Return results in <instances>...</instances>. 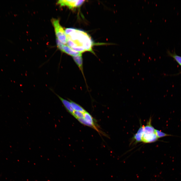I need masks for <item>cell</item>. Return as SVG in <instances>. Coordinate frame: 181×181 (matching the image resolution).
I'll return each instance as SVG.
<instances>
[{
	"instance_id": "14",
	"label": "cell",
	"mask_w": 181,
	"mask_h": 181,
	"mask_svg": "<svg viewBox=\"0 0 181 181\" xmlns=\"http://www.w3.org/2000/svg\"><path fill=\"white\" fill-rule=\"evenodd\" d=\"M84 113L82 112L74 111L72 115L76 119L84 117Z\"/></svg>"
},
{
	"instance_id": "1",
	"label": "cell",
	"mask_w": 181,
	"mask_h": 181,
	"mask_svg": "<svg viewBox=\"0 0 181 181\" xmlns=\"http://www.w3.org/2000/svg\"><path fill=\"white\" fill-rule=\"evenodd\" d=\"M66 44L73 50L81 53L86 51L93 53V42L91 37L86 32L75 29L66 28Z\"/></svg>"
},
{
	"instance_id": "4",
	"label": "cell",
	"mask_w": 181,
	"mask_h": 181,
	"mask_svg": "<svg viewBox=\"0 0 181 181\" xmlns=\"http://www.w3.org/2000/svg\"><path fill=\"white\" fill-rule=\"evenodd\" d=\"M84 0H59L57 3L61 6H66L70 9H73L80 6Z\"/></svg>"
},
{
	"instance_id": "6",
	"label": "cell",
	"mask_w": 181,
	"mask_h": 181,
	"mask_svg": "<svg viewBox=\"0 0 181 181\" xmlns=\"http://www.w3.org/2000/svg\"><path fill=\"white\" fill-rule=\"evenodd\" d=\"M56 94L60 100L67 110L72 115L74 111L71 107L70 102L64 99L58 95Z\"/></svg>"
},
{
	"instance_id": "11",
	"label": "cell",
	"mask_w": 181,
	"mask_h": 181,
	"mask_svg": "<svg viewBox=\"0 0 181 181\" xmlns=\"http://www.w3.org/2000/svg\"><path fill=\"white\" fill-rule=\"evenodd\" d=\"M167 53L169 56L173 58L181 66V56L177 55L175 51L171 53L169 50H167Z\"/></svg>"
},
{
	"instance_id": "13",
	"label": "cell",
	"mask_w": 181,
	"mask_h": 181,
	"mask_svg": "<svg viewBox=\"0 0 181 181\" xmlns=\"http://www.w3.org/2000/svg\"><path fill=\"white\" fill-rule=\"evenodd\" d=\"M87 121L95 123L94 119L91 115L87 111L84 113V117Z\"/></svg>"
},
{
	"instance_id": "5",
	"label": "cell",
	"mask_w": 181,
	"mask_h": 181,
	"mask_svg": "<svg viewBox=\"0 0 181 181\" xmlns=\"http://www.w3.org/2000/svg\"><path fill=\"white\" fill-rule=\"evenodd\" d=\"M142 125L141 124H140V126L137 133L133 135L132 138V141L134 142V144L142 142L141 138L145 126L144 125Z\"/></svg>"
},
{
	"instance_id": "12",
	"label": "cell",
	"mask_w": 181,
	"mask_h": 181,
	"mask_svg": "<svg viewBox=\"0 0 181 181\" xmlns=\"http://www.w3.org/2000/svg\"><path fill=\"white\" fill-rule=\"evenodd\" d=\"M155 132L158 139L166 136H175L163 132L161 131L155 129Z\"/></svg>"
},
{
	"instance_id": "7",
	"label": "cell",
	"mask_w": 181,
	"mask_h": 181,
	"mask_svg": "<svg viewBox=\"0 0 181 181\" xmlns=\"http://www.w3.org/2000/svg\"><path fill=\"white\" fill-rule=\"evenodd\" d=\"M62 52L72 57L82 54V53L75 51L68 46L65 44H64L63 47Z\"/></svg>"
},
{
	"instance_id": "8",
	"label": "cell",
	"mask_w": 181,
	"mask_h": 181,
	"mask_svg": "<svg viewBox=\"0 0 181 181\" xmlns=\"http://www.w3.org/2000/svg\"><path fill=\"white\" fill-rule=\"evenodd\" d=\"M79 121L81 124L86 126L91 127L95 129L97 131L101 134L102 133L95 125V123H92L88 121L85 119L84 118H79L77 119Z\"/></svg>"
},
{
	"instance_id": "10",
	"label": "cell",
	"mask_w": 181,
	"mask_h": 181,
	"mask_svg": "<svg viewBox=\"0 0 181 181\" xmlns=\"http://www.w3.org/2000/svg\"><path fill=\"white\" fill-rule=\"evenodd\" d=\"M69 100L71 107L74 111H79L83 113L86 111L80 105L71 100Z\"/></svg>"
},
{
	"instance_id": "9",
	"label": "cell",
	"mask_w": 181,
	"mask_h": 181,
	"mask_svg": "<svg viewBox=\"0 0 181 181\" xmlns=\"http://www.w3.org/2000/svg\"><path fill=\"white\" fill-rule=\"evenodd\" d=\"M72 58L75 62L79 68L83 76H84L83 71V59L82 54L77 56L72 57Z\"/></svg>"
},
{
	"instance_id": "15",
	"label": "cell",
	"mask_w": 181,
	"mask_h": 181,
	"mask_svg": "<svg viewBox=\"0 0 181 181\" xmlns=\"http://www.w3.org/2000/svg\"><path fill=\"white\" fill-rule=\"evenodd\" d=\"M56 43L58 48L62 52L63 47L64 44L61 42L57 38H56Z\"/></svg>"
},
{
	"instance_id": "2",
	"label": "cell",
	"mask_w": 181,
	"mask_h": 181,
	"mask_svg": "<svg viewBox=\"0 0 181 181\" xmlns=\"http://www.w3.org/2000/svg\"><path fill=\"white\" fill-rule=\"evenodd\" d=\"M151 119L149 121L145 126L141 138L142 142L145 143H151L158 141V138L155 132V129L152 126Z\"/></svg>"
},
{
	"instance_id": "3",
	"label": "cell",
	"mask_w": 181,
	"mask_h": 181,
	"mask_svg": "<svg viewBox=\"0 0 181 181\" xmlns=\"http://www.w3.org/2000/svg\"><path fill=\"white\" fill-rule=\"evenodd\" d=\"M51 21L54 28L56 38L64 44H66V35L65 30L60 24L59 20L53 18Z\"/></svg>"
}]
</instances>
